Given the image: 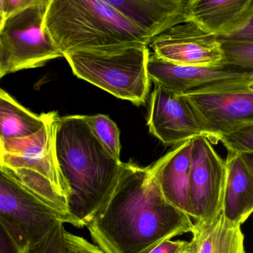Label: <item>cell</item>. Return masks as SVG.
<instances>
[{
    "instance_id": "obj_1",
    "label": "cell",
    "mask_w": 253,
    "mask_h": 253,
    "mask_svg": "<svg viewBox=\"0 0 253 253\" xmlns=\"http://www.w3.org/2000/svg\"><path fill=\"white\" fill-rule=\"evenodd\" d=\"M87 227L105 253H149L192 233L194 224L165 200L150 166L123 163L112 194Z\"/></svg>"
},
{
    "instance_id": "obj_2",
    "label": "cell",
    "mask_w": 253,
    "mask_h": 253,
    "mask_svg": "<svg viewBox=\"0 0 253 253\" xmlns=\"http://www.w3.org/2000/svg\"><path fill=\"white\" fill-rule=\"evenodd\" d=\"M53 144L59 169L71 190L70 215L76 227H87L112 194L123 162L104 148L85 115L59 116Z\"/></svg>"
},
{
    "instance_id": "obj_3",
    "label": "cell",
    "mask_w": 253,
    "mask_h": 253,
    "mask_svg": "<svg viewBox=\"0 0 253 253\" xmlns=\"http://www.w3.org/2000/svg\"><path fill=\"white\" fill-rule=\"evenodd\" d=\"M44 28L62 55L131 45L151 39L106 0H50Z\"/></svg>"
},
{
    "instance_id": "obj_4",
    "label": "cell",
    "mask_w": 253,
    "mask_h": 253,
    "mask_svg": "<svg viewBox=\"0 0 253 253\" xmlns=\"http://www.w3.org/2000/svg\"><path fill=\"white\" fill-rule=\"evenodd\" d=\"M149 51L144 44L99 50H82L64 55L78 78L119 99L136 105L147 101L150 89Z\"/></svg>"
},
{
    "instance_id": "obj_5",
    "label": "cell",
    "mask_w": 253,
    "mask_h": 253,
    "mask_svg": "<svg viewBox=\"0 0 253 253\" xmlns=\"http://www.w3.org/2000/svg\"><path fill=\"white\" fill-rule=\"evenodd\" d=\"M50 0L37 4L7 18L0 31L7 74L42 66L63 56L44 28Z\"/></svg>"
},
{
    "instance_id": "obj_6",
    "label": "cell",
    "mask_w": 253,
    "mask_h": 253,
    "mask_svg": "<svg viewBox=\"0 0 253 253\" xmlns=\"http://www.w3.org/2000/svg\"><path fill=\"white\" fill-rule=\"evenodd\" d=\"M212 144L240 126L253 123V80L226 83L183 95Z\"/></svg>"
},
{
    "instance_id": "obj_7",
    "label": "cell",
    "mask_w": 253,
    "mask_h": 253,
    "mask_svg": "<svg viewBox=\"0 0 253 253\" xmlns=\"http://www.w3.org/2000/svg\"><path fill=\"white\" fill-rule=\"evenodd\" d=\"M62 218L34 200L0 171V224L25 253L44 239Z\"/></svg>"
},
{
    "instance_id": "obj_8",
    "label": "cell",
    "mask_w": 253,
    "mask_h": 253,
    "mask_svg": "<svg viewBox=\"0 0 253 253\" xmlns=\"http://www.w3.org/2000/svg\"><path fill=\"white\" fill-rule=\"evenodd\" d=\"M226 163L205 136L192 140L190 199L193 224L214 219L222 212Z\"/></svg>"
},
{
    "instance_id": "obj_9",
    "label": "cell",
    "mask_w": 253,
    "mask_h": 253,
    "mask_svg": "<svg viewBox=\"0 0 253 253\" xmlns=\"http://www.w3.org/2000/svg\"><path fill=\"white\" fill-rule=\"evenodd\" d=\"M158 57L180 65L226 66L219 39L193 21L178 24L150 43Z\"/></svg>"
},
{
    "instance_id": "obj_10",
    "label": "cell",
    "mask_w": 253,
    "mask_h": 253,
    "mask_svg": "<svg viewBox=\"0 0 253 253\" xmlns=\"http://www.w3.org/2000/svg\"><path fill=\"white\" fill-rule=\"evenodd\" d=\"M150 133L164 145L177 147L199 136L203 129L183 95L154 83L147 111Z\"/></svg>"
},
{
    "instance_id": "obj_11",
    "label": "cell",
    "mask_w": 253,
    "mask_h": 253,
    "mask_svg": "<svg viewBox=\"0 0 253 253\" xmlns=\"http://www.w3.org/2000/svg\"><path fill=\"white\" fill-rule=\"evenodd\" d=\"M147 71L150 80L180 95L226 83L253 81V74L228 66L180 65L150 53Z\"/></svg>"
},
{
    "instance_id": "obj_12",
    "label": "cell",
    "mask_w": 253,
    "mask_h": 253,
    "mask_svg": "<svg viewBox=\"0 0 253 253\" xmlns=\"http://www.w3.org/2000/svg\"><path fill=\"white\" fill-rule=\"evenodd\" d=\"M192 140L177 146L150 166L152 175L165 200L190 218H192L190 199Z\"/></svg>"
},
{
    "instance_id": "obj_13",
    "label": "cell",
    "mask_w": 253,
    "mask_h": 253,
    "mask_svg": "<svg viewBox=\"0 0 253 253\" xmlns=\"http://www.w3.org/2000/svg\"><path fill=\"white\" fill-rule=\"evenodd\" d=\"M253 14V0H189V20L219 40L245 28Z\"/></svg>"
},
{
    "instance_id": "obj_14",
    "label": "cell",
    "mask_w": 253,
    "mask_h": 253,
    "mask_svg": "<svg viewBox=\"0 0 253 253\" xmlns=\"http://www.w3.org/2000/svg\"><path fill=\"white\" fill-rule=\"evenodd\" d=\"M153 40L189 21V0H106Z\"/></svg>"
},
{
    "instance_id": "obj_15",
    "label": "cell",
    "mask_w": 253,
    "mask_h": 253,
    "mask_svg": "<svg viewBox=\"0 0 253 253\" xmlns=\"http://www.w3.org/2000/svg\"><path fill=\"white\" fill-rule=\"evenodd\" d=\"M225 163L221 213L229 222L242 226L253 213V176L240 154L228 153Z\"/></svg>"
},
{
    "instance_id": "obj_16",
    "label": "cell",
    "mask_w": 253,
    "mask_h": 253,
    "mask_svg": "<svg viewBox=\"0 0 253 253\" xmlns=\"http://www.w3.org/2000/svg\"><path fill=\"white\" fill-rule=\"evenodd\" d=\"M187 253H246L241 226L225 219L222 213L208 222L194 224Z\"/></svg>"
},
{
    "instance_id": "obj_17",
    "label": "cell",
    "mask_w": 253,
    "mask_h": 253,
    "mask_svg": "<svg viewBox=\"0 0 253 253\" xmlns=\"http://www.w3.org/2000/svg\"><path fill=\"white\" fill-rule=\"evenodd\" d=\"M48 117L49 112L37 114L27 109L0 88V144L35 133Z\"/></svg>"
},
{
    "instance_id": "obj_18",
    "label": "cell",
    "mask_w": 253,
    "mask_h": 253,
    "mask_svg": "<svg viewBox=\"0 0 253 253\" xmlns=\"http://www.w3.org/2000/svg\"><path fill=\"white\" fill-rule=\"evenodd\" d=\"M92 132L104 148L116 160H121V141L120 132L115 122L109 116L98 114L85 116Z\"/></svg>"
},
{
    "instance_id": "obj_19",
    "label": "cell",
    "mask_w": 253,
    "mask_h": 253,
    "mask_svg": "<svg viewBox=\"0 0 253 253\" xmlns=\"http://www.w3.org/2000/svg\"><path fill=\"white\" fill-rule=\"evenodd\" d=\"M224 65L253 74V42L220 40Z\"/></svg>"
},
{
    "instance_id": "obj_20",
    "label": "cell",
    "mask_w": 253,
    "mask_h": 253,
    "mask_svg": "<svg viewBox=\"0 0 253 253\" xmlns=\"http://www.w3.org/2000/svg\"><path fill=\"white\" fill-rule=\"evenodd\" d=\"M220 142L228 153L242 154L253 152V123L234 129L221 137Z\"/></svg>"
},
{
    "instance_id": "obj_21",
    "label": "cell",
    "mask_w": 253,
    "mask_h": 253,
    "mask_svg": "<svg viewBox=\"0 0 253 253\" xmlns=\"http://www.w3.org/2000/svg\"><path fill=\"white\" fill-rule=\"evenodd\" d=\"M64 230V223H58L57 225L43 240L28 247L25 253H62V235Z\"/></svg>"
},
{
    "instance_id": "obj_22",
    "label": "cell",
    "mask_w": 253,
    "mask_h": 253,
    "mask_svg": "<svg viewBox=\"0 0 253 253\" xmlns=\"http://www.w3.org/2000/svg\"><path fill=\"white\" fill-rule=\"evenodd\" d=\"M62 253H105L96 245L84 238L64 230L62 235Z\"/></svg>"
},
{
    "instance_id": "obj_23",
    "label": "cell",
    "mask_w": 253,
    "mask_h": 253,
    "mask_svg": "<svg viewBox=\"0 0 253 253\" xmlns=\"http://www.w3.org/2000/svg\"><path fill=\"white\" fill-rule=\"evenodd\" d=\"M40 0H1L6 19L16 13L37 4Z\"/></svg>"
},
{
    "instance_id": "obj_24",
    "label": "cell",
    "mask_w": 253,
    "mask_h": 253,
    "mask_svg": "<svg viewBox=\"0 0 253 253\" xmlns=\"http://www.w3.org/2000/svg\"><path fill=\"white\" fill-rule=\"evenodd\" d=\"M190 246V242L168 240L158 245L149 253H187Z\"/></svg>"
},
{
    "instance_id": "obj_25",
    "label": "cell",
    "mask_w": 253,
    "mask_h": 253,
    "mask_svg": "<svg viewBox=\"0 0 253 253\" xmlns=\"http://www.w3.org/2000/svg\"><path fill=\"white\" fill-rule=\"evenodd\" d=\"M232 41L253 42V14L247 26L231 37L222 39Z\"/></svg>"
},
{
    "instance_id": "obj_26",
    "label": "cell",
    "mask_w": 253,
    "mask_h": 253,
    "mask_svg": "<svg viewBox=\"0 0 253 253\" xmlns=\"http://www.w3.org/2000/svg\"><path fill=\"white\" fill-rule=\"evenodd\" d=\"M244 163L253 176V152L240 154Z\"/></svg>"
},
{
    "instance_id": "obj_27",
    "label": "cell",
    "mask_w": 253,
    "mask_h": 253,
    "mask_svg": "<svg viewBox=\"0 0 253 253\" xmlns=\"http://www.w3.org/2000/svg\"><path fill=\"white\" fill-rule=\"evenodd\" d=\"M7 74L4 52H3L2 46H1V42H0V80Z\"/></svg>"
},
{
    "instance_id": "obj_28",
    "label": "cell",
    "mask_w": 253,
    "mask_h": 253,
    "mask_svg": "<svg viewBox=\"0 0 253 253\" xmlns=\"http://www.w3.org/2000/svg\"><path fill=\"white\" fill-rule=\"evenodd\" d=\"M6 18L4 16V12H3L2 7H1V0H0V31L2 28L4 22H5Z\"/></svg>"
}]
</instances>
